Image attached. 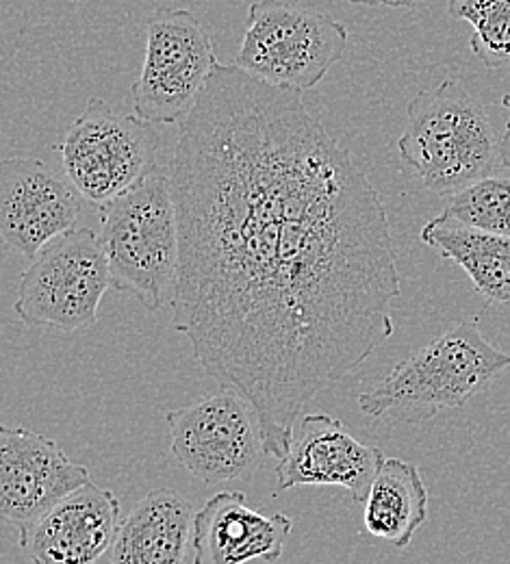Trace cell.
Wrapping results in <instances>:
<instances>
[{
	"mask_svg": "<svg viewBox=\"0 0 510 564\" xmlns=\"http://www.w3.org/2000/svg\"><path fill=\"white\" fill-rule=\"evenodd\" d=\"M420 237L456 263L487 302L510 306V237L467 226L447 213L433 217Z\"/></svg>",
	"mask_w": 510,
	"mask_h": 564,
	"instance_id": "cell-16",
	"label": "cell"
},
{
	"mask_svg": "<svg viewBox=\"0 0 510 564\" xmlns=\"http://www.w3.org/2000/svg\"><path fill=\"white\" fill-rule=\"evenodd\" d=\"M348 42L346 24L330 13L283 0H259L248 9L237 66L276 87L308 91L341 62Z\"/></svg>",
	"mask_w": 510,
	"mask_h": 564,
	"instance_id": "cell-5",
	"label": "cell"
},
{
	"mask_svg": "<svg viewBox=\"0 0 510 564\" xmlns=\"http://www.w3.org/2000/svg\"><path fill=\"white\" fill-rule=\"evenodd\" d=\"M384 460L380 447L361 443L341 420L324 413L302 415L290 452L276 465V482L279 491L337 487L355 503H365Z\"/></svg>",
	"mask_w": 510,
	"mask_h": 564,
	"instance_id": "cell-12",
	"label": "cell"
},
{
	"mask_svg": "<svg viewBox=\"0 0 510 564\" xmlns=\"http://www.w3.org/2000/svg\"><path fill=\"white\" fill-rule=\"evenodd\" d=\"M181 257L172 326L259 413L283 458L306 406L393 335L384 205L302 91L216 64L170 159Z\"/></svg>",
	"mask_w": 510,
	"mask_h": 564,
	"instance_id": "cell-1",
	"label": "cell"
},
{
	"mask_svg": "<svg viewBox=\"0 0 510 564\" xmlns=\"http://www.w3.org/2000/svg\"><path fill=\"white\" fill-rule=\"evenodd\" d=\"M502 107L509 111V122H507V131L502 138V163L510 170V94L502 98Z\"/></svg>",
	"mask_w": 510,
	"mask_h": 564,
	"instance_id": "cell-21",
	"label": "cell"
},
{
	"mask_svg": "<svg viewBox=\"0 0 510 564\" xmlns=\"http://www.w3.org/2000/svg\"><path fill=\"white\" fill-rule=\"evenodd\" d=\"M406 116L409 127L398 150L428 192L449 198L504 165L502 140L460 80L445 78L420 91Z\"/></svg>",
	"mask_w": 510,
	"mask_h": 564,
	"instance_id": "cell-3",
	"label": "cell"
},
{
	"mask_svg": "<svg viewBox=\"0 0 510 564\" xmlns=\"http://www.w3.org/2000/svg\"><path fill=\"white\" fill-rule=\"evenodd\" d=\"M443 213L458 221L510 237V174H491L447 198Z\"/></svg>",
	"mask_w": 510,
	"mask_h": 564,
	"instance_id": "cell-19",
	"label": "cell"
},
{
	"mask_svg": "<svg viewBox=\"0 0 510 564\" xmlns=\"http://www.w3.org/2000/svg\"><path fill=\"white\" fill-rule=\"evenodd\" d=\"M109 286L111 272L98 235L89 228H74L31 261L13 308L29 328L76 333L98 319Z\"/></svg>",
	"mask_w": 510,
	"mask_h": 564,
	"instance_id": "cell-7",
	"label": "cell"
},
{
	"mask_svg": "<svg viewBox=\"0 0 510 564\" xmlns=\"http://www.w3.org/2000/svg\"><path fill=\"white\" fill-rule=\"evenodd\" d=\"M447 15L471 26L469 48L489 70L510 64V0H449Z\"/></svg>",
	"mask_w": 510,
	"mask_h": 564,
	"instance_id": "cell-18",
	"label": "cell"
},
{
	"mask_svg": "<svg viewBox=\"0 0 510 564\" xmlns=\"http://www.w3.org/2000/svg\"><path fill=\"white\" fill-rule=\"evenodd\" d=\"M87 482L89 469L70 460L57 441L22 425L0 427V514L20 547L55 503Z\"/></svg>",
	"mask_w": 510,
	"mask_h": 564,
	"instance_id": "cell-10",
	"label": "cell"
},
{
	"mask_svg": "<svg viewBox=\"0 0 510 564\" xmlns=\"http://www.w3.org/2000/svg\"><path fill=\"white\" fill-rule=\"evenodd\" d=\"M159 135L138 113H118L94 96L57 145L66 178L83 200L102 207L159 165Z\"/></svg>",
	"mask_w": 510,
	"mask_h": 564,
	"instance_id": "cell-6",
	"label": "cell"
},
{
	"mask_svg": "<svg viewBox=\"0 0 510 564\" xmlns=\"http://www.w3.org/2000/svg\"><path fill=\"white\" fill-rule=\"evenodd\" d=\"M292 532V517L250 508L243 491H219L194 517V564L276 563Z\"/></svg>",
	"mask_w": 510,
	"mask_h": 564,
	"instance_id": "cell-13",
	"label": "cell"
},
{
	"mask_svg": "<svg viewBox=\"0 0 510 564\" xmlns=\"http://www.w3.org/2000/svg\"><path fill=\"white\" fill-rule=\"evenodd\" d=\"M431 495L420 469L400 458H387L380 467L367 499H365V530L404 550L428 519Z\"/></svg>",
	"mask_w": 510,
	"mask_h": 564,
	"instance_id": "cell-17",
	"label": "cell"
},
{
	"mask_svg": "<svg viewBox=\"0 0 510 564\" xmlns=\"http://www.w3.org/2000/svg\"><path fill=\"white\" fill-rule=\"evenodd\" d=\"M98 241L116 291L161 311L172 297L181 232L170 167L156 165L131 189L98 207Z\"/></svg>",
	"mask_w": 510,
	"mask_h": 564,
	"instance_id": "cell-4",
	"label": "cell"
},
{
	"mask_svg": "<svg viewBox=\"0 0 510 564\" xmlns=\"http://www.w3.org/2000/svg\"><path fill=\"white\" fill-rule=\"evenodd\" d=\"M509 367L510 354L487 341L476 319L460 322L363 391L359 409L371 420L428 422L465 406Z\"/></svg>",
	"mask_w": 510,
	"mask_h": 564,
	"instance_id": "cell-2",
	"label": "cell"
},
{
	"mask_svg": "<svg viewBox=\"0 0 510 564\" xmlns=\"http://www.w3.org/2000/svg\"><path fill=\"white\" fill-rule=\"evenodd\" d=\"M80 200L73 183L40 159L13 156L0 163V235L29 261L76 228Z\"/></svg>",
	"mask_w": 510,
	"mask_h": 564,
	"instance_id": "cell-11",
	"label": "cell"
},
{
	"mask_svg": "<svg viewBox=\"0 0 510 564\" xmlns=\"http://www.w3.org/2000/svg\"><path fill=\"white\" fill-rule=\"evenodd\" d=\"M352 4H367V7H389V9H415L424 0H348Z\"/></svg>",
	"mask_w": 510,
	"mask_h": 564,
	"instance_id": "cell-20",
	"label": "cell"
},
{
	"mask_svg": "<svg viewBox=\"0 0 510 564\" xmlns=\"http://www.w3.org/2000/svg\"><path fill=\"white\" fill-rule=\"evenodd\" d=\"M192 503L172 489H154L122 519L111 564H185L194 536Z\"/></svg>",
	"mask_w": 510,
	"mask_h": 564,
	"instance_id": "cell-15",
	"label": "cell"
},
{
	"mask_svg": "<svg viewBox=\"0 0 510 564\" xmlns=\"http://www.w3.org/2000/svg\"><path fill=\"white\" fill-rule=\"evenodd\" d=\"M165 422L172 456L205 485L250 480L268 454L259 413L235 389L200 395Z\"/></svg>",
	"mask_w": 510,
	"mask_h": 564,
	"instance_id": "cell-8",
	"label": "cell"
},
{
	"mask_svg": "<svg viewBox=\"0 0 510 564\" xmlns=\"http://www.w3.org/2000/svg\"><path fill=\"white\" fill-rule=\"evenodd\" d=\"M120 523V499L87 482L37 521L22 550L33 564H98L111 554Z\"/></svg>",
	"mask_w": 510,
	"mask_h": 564,
	"instance_id": "cell-14",
	"label": "cell"
},
{
	"mask_svg": "<svg viewBox=\"0 0 510 564\" xmlns=\"http://www.w3.org/2000/svg\"><path fill=\"white\" fill-rule=\"evenodd\" d=\"M218 64L209 29L189 9H159L147 29V59L131 87L135 113L150 124H181Z\"/></svg>",
	"mask_w": 510,
	"mask_h": 564,
	"instance_id": "cell-9",
	"label": "cell"
}]
</instances>
